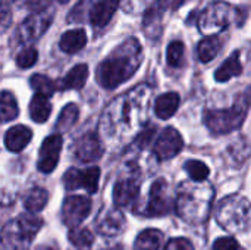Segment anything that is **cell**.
Returning a JSON list of instances; mask_svg holds the SVG:
<instances>
[{"label":"cell","mask_w":251,"mask_h":250,"mask_svg":"<svg viewBox=\"0 0 251 250\" xmlns=\"http://www.w3.org/2000/svg\"><path fill=\"white\" fill-rule=\"evenodd\" d=\"M150 96L151 88L140 84L110 102L100 118V137L115 146L131 141L147 121Z\"/></svg>","instance_id":"cell-1"},{"label":"cell","mask_w":251,"mask_h":250,"mask_svg":"<svg viewBox=\"0 0 251 250\" xmlns=\"http://www.w3.org/2000/svg\"><path fill=\"white\" fill-rule=\"evenodd\" d=\"M141 60L143 50L138 40L128 38L97 66V83L107 90L116 88L137 72Z\"/></svg>","instance_id":"cell-2"},{"label":"cell","mask_w":251,"mask_h":250,"mask_svg":"<svg viewBox=\"0 0 251 250\" xmlns=\"http://www.w3.org/2000/svg\"><path fill=\"white\" fill-rule=\"evenodd\" d=\"M215 197V189L207 181H185L179 186L175 211L181 220L191 225L207 221Z\"/></svg>","instance_id":"cell-3"},{"label":"cell","mask_w":251,"mask_h":250,"mask_svg":"<svg viewBox=\"0 0 251 250\" xmlns=\"http://www.w3.org/2000/svg\"><path fill=\"white\" fill-rule=\"evenodd\" d=\"M41 225L43 220L31 214L9 221L0 230V250H28Z\"/></svg>","instance_id":"cell-4"},{"label":"cell","mask_w":251,"mask_h":250,"mask_svg":"<svg viewBox=\"0 0 251 250\" xmlns=\"http://www.w3.org/2000/svg\"><path fill=\"white\" fill-rule=\"evenodd\" d=\"M216 221L228 233H243L250 225V202L246 196L231 194L216 208Z\"/></svg>","instance_id":"cell-5"},{"label":"cell","mask_w":251,"mask_h":250,"mask_svg":"<svg viewBox=\"0 0 251 250\" xmlns=\"http://www.w3.org/2000/svg\"><path fill=\"white\" fill-rule=\"evenodd\" d=\"M249 91L241 94L232 108L204 112V124L213 134H226L241 127L249 113Z\"/></svg>","instance_id":"cell-6"},{"label":"cell","mask_w":251,"mask_h":250,"mask_svg":"<svg viewBox=\"0 0 251 250\" xmlns=\"http://www.w3.org/2000/svg\"><path fill=\"white\" fill-rule=\"evenodd\" d=\"M235 9L225 1H213L207 4L199 16L197 25L201 34L210 37L224 31L234 19Z\"/></svg>","instance_id":"cell-7"},{"label":"cell","mask_w":251,"mask_h":250,"mask_svg":"<svg viewBox=\"0 0 251 250\" xmlns=\"http://www.w3.org/2000/svg\"><path fill=\"white\" fill-rule=\"evenodd\" d=\"M53 18H54V9H51L50 6L43 10L34 12L18 27L13 40L16 41L18 46L38 40L47 31V28L53 22Z\"/></svg>","instance_id":"cell-8"},{"label":"cell","mask_w":251,"mask_h":250,"mask_svg":"<svg viewBox=\"0 0 251 250\" xmlns=\"http://www.w3.org/2000/svg\"><path fill=\"white\" fill-rule=\"evenodd\" d=\"M172 208H174V203L171 199L168 181L165 178H157L150 187L147 203L138 212L140 215H144L147 218H156V217H165L171 214Z\"/></svg>","instance_id":"cell-9"},{"label":"cell","mask_w":251,"mask_h":250,"mask_svg":"<svg viewBox=\"0 0 251 250\" xmlns=\"http://www.w3.org/2000/svg\"><path fill=\"white\" fill-rule=\"evenodd\" d=\"M140 186H141V178H140V171L137 167L131 168V171L122 177H119L113 186V205L121 209V208H128L131 206L138 194H140Z\"/></svg>","instance_id":"cell-10"},{"label":"cell","mask_w":251,"mask_h":250,"mask_svg":"<svg viewBox=\"0 0 251 250\" xmlns=\"http://www.w3.org/2000/svg\"><path fill=\"white\" fill-rule=\"evenodd\" d=\"M100 169L97 167H90L85 169L71 168L63 175V184L68 192L84 189L90 194H94L99 189Z\"/></svg>","instance_id":"cell-11"},{"label":"cell","mask_w":251,"mask_h":250,"mask_svg":"<svg viewBox=\"0 0 251 250\" xmlns=\"http://www.w3.org/2000/svg\"><path fill=\"white\" fill-rule=\"evenodd\" d=\"M93 203L87 196H69L62 205V221L65 225L78 227L91 212Z\"/></svg>","instance_id":"cell-12"},{"label":"cell","mask_w":251,"mask_h":250,"mask_svg":"<svg viewBox=\"0 0 251 250\" xmlns=\"http://www.w3.org/2000/svg\"><path fill=\"white\" fill-rule=\"evenodd\" d=\"M182 147H184V140L181 134L174 127H168L156 139L153 144V155L157 158V161L163 162L175 158L182 150Z\"/></svg>","instance_id":"cell-13"},{"label":"cell","mask_w":251,"mask_h":250,"mask_svg":"<svg viewBox=\"0 0 251 250\" xmlns=\"http://www.w3.org/2000/svg\"><path fill=\"white\" fill-rule=\"evenodd\" d=\"M96 230L104 237H115L125 230L126 220L116 206H106L96 218Z\"/></svg>","instance_id":"cell-14"},{"label":"cell","mask_w":251,"mask_h":250,"mask_svg":"<svg viewBox=\"0 0 251 250\" xmlns=\"http://www.w3.org/2000/svg\"><path fill=\"white\" fill-rule=\"evenodd\" d=\"M104 146L96 133L82 134L74 144V155L81 162H94L101 158Z\"/></svg>","instance_id":"cell-15"},{"label":"cell","mask_w":251,"mask_h":250,"mask_svg":"<svg viewBox=\"0 0 251 250\" xmlns=\"http://www.w3.org/2000/svg\"><path fill=\"white\" fill-rule=\"evenodd\" d=\"M62 137L59 134H53L49 136L41 147H40V156H38V162H37V168L38 171L44 172V174H50L51 171H54V168L59 164V156H60V150H62Z\"/></svg>","instance_id":"cell-16"},{"label":"cell","mask_w":251,"mask_h":250,"mask_svg":"<svg viewBox=\"0 0 251 250\" xmlns=\"http://www.w3.org/2000/svg\"><path fill=\"white\" fill-rule=\"evenodd\" d=\"M166 0H157L154 1L146 12H144V18H143V27H144V32L151 37L156 38L160 34L162 29V18L163 13L166 10Z\"/></svg>","instance_id":"cell-17"},{"label":"cell","mask_w":251,"mask_h":250,"mask_svg":"<svg viewBox=\"0 0 251 250\" xmlns=\"http://www.w3.org/2000/svg\"><path fill=\"white\" fill-rule=\"evenodd\" d=\"M32 139V131L31 128L25 127V125H15L12 128H9L6 131V136H4V146L7 150L10 152H21L24 150L28 143L31 141Z\"/></svg>","instance_id":"cell-18"},{"label":"cell","mask_w":251,"mask_h":250,"mask_svg":"<svg viewBox=\"0 0 251 250\" xmlns=\"http://www.w3.org/2000/svg\"><path fill=\"white\" fill-rule=\"evenodd\" d=\"M119 6V0H99L90 10V22L94 27H104L109 24Z\"/></svg>","instance_id":"cell-19"},{"label":"cell","mask_w":251,"mask_h":250,"mask_svg":"<svg viewBox=\"0 0 251 250\" xmlns=\"http://www.w3.org/2000/svg\"><path fill=\"white\" fill-rule=\"evenodd\" d=\"M88 78V66L85 63L75 65L57 84L56 90H79Z\"/></svg>","instance_id":"cell-20"},{"label":"cell","mask_w":251,"mask_h":250,"mask_svg":"<svg viewBox=\"0 0 251 250\" xmlns=\"http://www.w3.org/2000/svg\"><path fill=\"white\" fill-rule=\"evenodd\" d=\"M179 94L175 93V91H171V93H165L162 96H159L154 102V113L157 115L159 119H169L172 118L178 108H179Z\"/></svg>","instance_id":"cell-21"},{"label":"cell","mask_w":251,"mask_h":250,"mask_svg":"<svg viewBox=\"0 0 251 250\" xmlns=\"http://www.w3.org/2000/svg\"><path fill=\"white\" fill-rule=\"evenodd\" d=\"M87 44V34L84 29H69L66 31L59 41V47L65 53H76Z\"/></svg>","instance_id":"cell-22"},{"label":"cell","mask_w":251,"mask_h":250,"mask_svg":"<svg viewBox=\"0 0 251 250\" xmlns=\"http://www.w3.org/2000/svg\"><path fill=\"white\" fill-rule=\"evenodd\" d=\"M243 72L241 60H240V52H234L215 72V80L219 83H226L234 77H238Z\"/></svg>","instance_id":"cell-23"},{"label":"cell","mask_w":251,"mask_h":250,"mask_svg":"<svg viewBox=\"0 0 251 250\" xmlns=\"http://www.w3.org/2000/svg\"><path fill=\"white\" fill-rule=\"evenodd\" d=\"M47 202H49L47 190L43 189V187H35V189L29 190L26 193V196L24 197V208L31 215H34V214L41 212L46 208Z\"/></svg>","instance_id":"cell-24"},{"label":"cell","mask_w":251,"mask_h":250,"mask_svg":"<svg viewBox=\"0 0 251 250\" xmlns=\"http://www.w3.org/2000/svg\"><path fill=\"white\" fill-rule=\"evenodd\" d=\"M51 113V105L49 97L35 94L29 103V116L34 122H46Z\"/></svg>","instance_id":"cell-25"},{"label":"cell","mask_w":251,"mask_h":250,"mask_svg":"<svg viewBox=\"0 0 251 250\" xmlns=\"http://www.w3.org/2000/svg\"><path fill=\"white\" fill-rule=\"evenodd\" d=\"M162 239H163L162 231L154 228L144 230L138 234L134 243V250H159L162 245Z\"/></svg>","instance_id":"cell-26"},{"label":"cell","mask_w":251,"mask_h":250,"mask_svg":"<svg viewBox=\"0 0 251 250\" xmlns=\"http://www.w3.org/2000/svg\"><path fill=\"white\" fill-rule=\"evenodd\" d=\"M221 49H222V43H221V40L216 35L206 37V38H203L199 43V47H197L199 59L203 63H207V62L213 60L219 55Z\"/></svg>","instance_id":"cell-27"},{"label":"cell","mask_w":251,"mask_h":250,"mask_svg":"<svg viewBox=\"0 0 251 250\" xmlns=\"http://www.w3.org/2000/svg\"><path fill=\"white\" fill-rule=\"evenodd\" d=\"M79 116V108L75 103H69L66 105L62 112L59 113L57 122H56V130L60 133H68L71 131V128L76 124Z\"/></svg>","instance_id":"cell-28"},{"label":"cell","mask_w":251,"mask_h":250,"mask_svg":"<svg viewBox=\"0 0 251 250\" xmlns=\"http://www.w3.org/2000/svg\"><path fill=\"white\" fill-rule=\"evenodd\" d=\"M19 113L15 96L10 91H0V122H9Z\"/></svg>","instance_id":"cell-29"},{"label":"cell","mask_w":251,"mask_h":250,"mask_svg":"<svg viewBox=\"0 0 251 250\" xmlns=\"http://www.w3.org/2000/svg\"><path fill=\"white\" fill-rule=\"evenodd\" d=\"M68 237H69V242L78 249H88L94 243V236L87 228H79V227L71 228Z\"/></svg>","instance_id":"cell-30"},{"label":"cell","mask_w":251,"mask_h":250,"mask_svg":"<svg viewBox=\"0 0 251 250\" xmlns=\"http://www.w3.org/2000/svg\"><path fill=\"white\" fill-rule=\"evenodd\" d=\"M29 84L34 88L35 94H40V96H44V97H50L56 91V83H53L46 75H40V74L32 75L31 80H29Z\"/></svg>","instance_id":"cell-31"},{"label":"cell","mask_w":251,"mask_h":250,"mask_svg":"<svg viewBox=\"0 0 251 250\" xmlns=\"http://www.w3.org/2000/svg\"><path fill=\"white\" fill-rule=\"evenodd\" d=\"M184 169L187 171V174L190 175L191 181H206V178L210 174L209 167L201 162V161H196V159H190L184 164Z\"/></svg>","instance_id":"cell-32"},{"label":"cell","mask_w":251,"mask_h":250,"mask_svg":"<svg viewBox=\"0 0 251 250\" xmlns=\"http://www.w3.org/2000/svg\"><path fill=\"white\" fill-rule=\"evenodd\" d=\"M184 53H185V47H184V43L181 41H172L169 46H168V50H166V59H168V63L174 68H178L182 65L184 62Z\"/></svg>","instance_id":"cell-33"},{"label":"cell","mask_w":251,"mask_h":250,"mask_svg":"<svg viewBox=\"0 0 251 250\" xmlns=\"http://www.w3.org/2000/svg\"><path fill=\"white\" fill-rule=\"evenodd\" d=\"M38 59V53L34 47H26L24 49L18 56H16V65L21 68V69H28L31 66L35 65Z\"/></svg>","instance_id":"cell-34"},{"label":"cell","mask_w":251,"mask_h":250,"mask_svg":"<svg viewBox=\"0 0 251 250\" xmlns=\"http://www.w3.org/2000/svg\"><path fill=\"white\" fill-rule=\"evenodd\" d=\"M12 0H0V29H6L12 21Z\"/></svg>","instance_id":"cell-35"},{"label":"cell","mask_w":251,"mask_h":250,"mask_svg":"<svg viewBox=\"0 0 251 250\" xmlns=\"http://www.w3.org/2000/svg\"><path fill=\"white\" fill-rule=\"evenodd\" d=\"M213 250H244L234 237H221L213 243Z\"/></svg>","instance_id":"cell-36"},{"label":"cell","mask_w":251,"mask_h":250,"mask_svg":"<svg viewBox=\"0 0 251 250\" xmlns=\"http://www.w3.org/2000/svg\"><path fill=\"white\" fill-rule=\"evenodd\" d=\"M163 250H194V248H193V243L188 239L176 237V239L169 240Z\"/></svg>","instance_id":"cell-37"},{"label":"cell","mask_w":251,"mask_h":250,"mask_svg":"<svg viewBox=\"0 0 251 250\" xmlns=\"http://www.w3.org/2000/svg\"><path fill=\"white\" fill-rule=\"evenodd\" d=\"M50 1H57V3H66L69 0H31V4L34 6V9L37 10H43L46 7H49Z\"/></svg>","instance_id":"cell-38"},{"label":"cell","mask_w":251,"mask_h":250,"mask_svg":"<svg viewBox=\"0 0 251 250\" xmlns=\"http://www.w3.org/2000/svg\"><path fill=\"white\" fill-rule=\"evenodd\" d=\"M37 250H59L57 248H54V246H47V245H44V246H40Z\"/></svg>","instance_id":"cell-39"},{"label":"cell","mask_w":251,"mask_h":250,"mask_svg":"<svg viewBox=\"0 0 251 250\" xmlns=\"http://www.w3.org/2000/svg\"><path fill=\"white\" fill-rule=\"evenodd\" d=\"M109 250H125V249H124V246H119V245H118V246H113V248H110Z\"/></svg>","instance_id":"cell-40"}]
</instances>
